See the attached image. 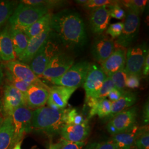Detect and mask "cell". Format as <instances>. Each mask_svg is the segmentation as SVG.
<instances>
[{
    "label": "cell",
    "mask_w": 149,
    "mask_h": 149,
    "mask_svg": "<svg viewBox=\"0 0 149 149\" xmlns=\"http://www.w3.org/2000/svg\"><path fill=\"white\" fill-rule=\"evenodd\" d=\"M90 66V63L87 61H80L74 64L59 78L50 81L55 85L77 88L84 84Z\"/></svg>",
    "instance_id": "cell-5"
},
{
    "label": "cell",
    "mask_w": 149,
    "mask_h": 149,
    "mask_svg": "<svg viewBox=\"0 0 149 149\" xmlns=\"http://www.w3.org/2000/svg\"><path fill=\"white\" fill-rule=\"evenodd\" d=\"M88 122L76 109H68L65 115V124L79 125Z\"/></svg>",
    "instance_id": "cell-32"
},
{
    "label": "cell",
    "mask_w": 149,
    "mask_h": 149,
    "mask_svg": "<svg viewBox=\"0 0 149 149\" xmlns=\"http://www.w3.org/2000/svg\"><path fill=\"white\" fill-rule=\"evenodd\" d=\"M143 74L145 76L149 74V54L146 57V59L144 62V66L143 68Z\"/></svg>",
    "instance_id": "cell-44"
},
{
    "label": "cell",
    "mask_w": 149,
    "mask_h": 149,
    "mask_svg": "<svg viewBox=\"0 0 149 149\" xmlns=\"http://www.w3.org/2000/svg\"><path fill=\"white\" fill-rule=\"evenodd\" d=\"M50 27L63 46L68 49H81L87 43L84 22L76 11L65 9L53 15Z\"/></svg>",
    "instance_id": "cell-1"
},
{
    "label": "cell",
    "mask_w": 149,
    "mask_h": 149,
    "mask_svg": "<svg viewBox=\"0 0 149 149\" xmlns=\"http://www.w3.org/2000/svg\"><path fill=\"white\" fill-rule=\"evenodd\" d=\"M49 12V9L44 7L19 3L8 20L10 27L24 32Z\"/></svg>",
    "instance_id": "cell-3"
},
{
    "label": "cell",
    "mask_w": 149,
    "mask_h": 149,
    "mask_svg": "<svg viewBox=\"0 0 149 149\" xmlns=\"http://www.w3.org/2000/svg\"><path fill=\"white\" fill-rule=\"evenodd\" d=\"M126 62V53L123 49H118L101 63L102 69L107 76L124 69Z\"/></svg>",
    "instance_id": "cell-19"
},
{
    "label": "cell",
    "mask_w": 149,
    "mask_h": 149,
    "mask_svg": "<svg viewBox=\"0 0 149 149\" xmlns=\"http://www.w3.org/2000/svg\"><path fill=\"white\" fill-rule=\"evenodd\" d=\"M114 42L111 38L101 36L96 38L91 49L93 58L101 64L105 61L115 50Z\"/></svg>",
    "instance_id": "cell-16"
},
{
    "label": "cell",
    "mask_w": 149,
    "mask_h": 149,
    "mask_svg": "<svg viewBox=\"0 0 149 149\" xmlns=\"http://www.w3.org/2000/svg\"><path fill=\"white\" fill-rule=\"evenodd\" d=\"M125 91L120 90H119L117 88H113L108 94V97L109 99V101L111 102H114L117 101L119 100L121 96H122L123 93H124Z\"/></svg>",
    "instance_id": "cell-42"
},
{
    "label": "cell",
    "mask_w": 149,
    "mask_h": 149,
    "mask_svg": "<svg viewBox=\"0 0 149 149\" xmlns=\"http://www.w3.org/2000/svg\"><path fill=\"white\" fill-rule=\"evenodd\" d=\"M22 3L28 5L42 6L49 9L64 5L65 3L64 1L58 0H22L20 1Z\"/></svg>",
    "instance_id": "cell-30"
},
{
    "label": "cell",
    "mask_w": 149,
    "mask_h": 149,
    "mask_svg": "<svg viewBox=\"0 0 149 149\" xmlns=\"http://www.w3.org/2000/svg\"><path fill=\"white\" fill-rule=\"evenodd\" d=\"M2 100L0 98V112H2Z\"/></svg>",
    "instance_id": "cell-49"
},
{
    "label": "cell",
    "mask_w": 149,
    "mask_h": 149,
    "mask_svg": "<svg viewBox=\"0 0 149 149\" xmlns=\"http://www.w3.org/2000/svg\"><path fill=\"white\" fill-rule=\"evenodd\" d=\"M90 130L88 122L79 125L65 124L61 130L60 134L65 141L81 142L84 141L88 136Z\"/></svg>",
    "instance_id": "cell-15"
},
{
    "label": "cell",
    "mask_w": 149,
    "mask_h": 149,
    "mask_svg": "<svg viewBox=\"0 0 149 149\" xmlns=\"http://www.w3.org/2000/svg\"><path fill=\"white\" fill-rule=\"evenodd\" d=\"M17 5L15 1L0 0V31L8 21Z\"/></svg>",
    "instance_id": "cell-28"
},
{
    "label": "cell",
    "mask_w": 149,
    "mask_h": 149,
    "mask_svg": "<svg viewBox=\"0 0 149 149\" xmlns=\"http://www.w3.org/2000/svg\"><path fill=\"white\" fill-rule=\"evenodd\" d=\"M107 77V76L102 69L101 66L91 64L90 69L84 83L86 98L94 96L100 89Z\"/></svg>",
    "instance_id": "cell-13"
},
{
    "label": "cell",
    "mask_w": 149,
    "mask_h": 149,
    "mask_svg": "<svg viewBox=\"0 0 149 149\" xmlns=\"http://www.w3.org/2000/svg\"><path fill=\"white\" fill-rule=\"evenodd\" d=\"M123 28V23L118 22L112 24L107 29V34L109 35L112 38H117L121 34Z\"/></svg>",
    "instance_id": "cell-38"
},
{
    "label": "cell",
    "mask_w": 149,
    "mask_h": 149,
    "mask_svg": "<svg viewBox=\"0 0 149 149\" xmlns=\"http://www.w3.org/2000/svg\"><path fill=\"white\" fill-rule=\"evenodd\" d=\"M111 17L121 19L125 16V12L119 5L117 1H114L113 3L107 6Z\"/></svg>",
    "instance_id": "cell-36"
},
{
    "label": "cell",
    "mask_w": 149,
    "mask_h": 149,
    "mask_svg": "<svg viewBox=\"0 0 149 149\" xmlns=\"http://www.w3.org/2000/svg\"><path fill=\"white\" fill-rule=\"evenodd\" d=\"M53 14L49 12L43 16L37 21L32 26L26 29L24 33L29 39L38 36L48 29L51 28V19Z\"/></svg>",
    "instance_id": "cell-25"
},
{
    "label": "cell",
    "mask_w": 149,
    "mask_h": 149,
    "mask_svg": "<svg viewBox=\"0 0 149 149\" xmlns=\"http://www.w3.org/2000/svg\"><path fill=\"white\" fill-rule=\"evenodd\" d=\"M14 129L11 116L3 119L0 125V149L12 148Z\"/></svg>",
    "instance_id": "cell-24"
},
{
    "label": "cell",
    "mask_w": 149,
    "mask_h": 149,
    "mask_svg": "<svg viewBox=\"0 0 149 149\" xmlns=\"http://www.w3.org/2000/svg\"><path fill=\"white\" fill-rule=\"evenodd\" d=\"M111 16L107 6L92 11L90 16L91 28L94 34L100 35L107 28Z\"/></svg>",
    "instance_id": "cell-20"
},
{
    "label": "cell",
    "mask_w": 149,
    "mask_h": 149,
    "mask_svg": "<svg viewBox=\"0 0 149 149\" xmlns=\"http://www.w3.org/2000/svg\"><path fill=\"white\" fill-rule=\"evenodd\" d=\"M11 117L14 129L13 148L18 142L22 141L26 134L32 131L33 111L27 107H21L13 111Z\"/></svg>",
    "instance_id": "cell-6"
},
{
    "label": "cell",
    "mask_w": 149,
    "mask_h": 149,
    "mask_svg": "<svg viewBox=\"0 0 149 149\" xmlns=\"http://www.w3.org/2000/svg\"><path fill=\"white\" fill-rule=\"evenodd\" d=\"M26 107L24 94L13 86L7 83L3 88L2 100V111L5 117L11 116L13 111L19 107Z\"/></svg>",
    "instance_id": "cell-12"
},
{
    "label": "cell",
    "mask_w": 149,
    "mask_h": 149,
    "mask_svg": "<svg viewBox=\"0 0 149 149\" xmlns=\"http://www.w3.org/2000/svg\"><path fill=\"white\" fill-rule=\"evenodd\" d=\"M87 0H77L75 2L77 3H79V4H81L82 5L85 4L87 2Z\"/></svg>",
    "instance_id": "cell-48"
},
{
    "label": "cell",
    "mask_w": 149,
    "mask_h": 149,
    "mask_svg": "<svg viewBox=\"0 0 149 149\" xmlns=\"http://www.w3.org/2000/svg\"><path fill=\"white\" fill-rule=\"evenodd\" d=\"M4 77V74L2 69V65L0 63V85L2 84Z\"/></svg>",
    "instance_id": "cell-46"
},
{
    "label": "cell",
    "mask_w": 149,
    "mask_h": 149,
    "mask_svg": "<svg viewBox=\"0 0 149 149\" xmlns=\"http://www.w3.org/2000/svg\"><path fill=\"white\" fill-rule=\"evenodd\" d=\"M140 128L136 125L128 130L113 136L112 141L117 149H130L134 146Z\"/></svg>",
    "instance_id": "cell-22"
},
{
    "label": "cell",
    "mask_w": 149,
    "mask_h": 149,
    "mask_svg": "<svg viewBox=\"0 0 149 149\" xmlns=\"http://www.w3.org/2000/svg\"><path fill=\"white\" fill-rule=\"evenodd\" d=\"M87 149H117L112 140L101 143H93L90 145Z\"/></svg>",
    "instance_id": "cell-39"
},
{
    "label": "cell",
    "mask_w": 149,
    "mask_h": 149,
    "mask_svg": "<svg viewBox=\"0 0 149 149\" xmlns=\"http://www.w3.org/2000/svg\"><path fill=\"white\" fill-rule=\"evenodd\" d=\"M67 109H55L43 107L33 111L32 129L41 132L50 136L60 133L65 124Z\"/></svg>",
    "instance_id": "cell-2"
},
{
    "label": "cell",
    "mask_w": 149,
    "mask_h": 149,
    "mask_svg": "<svg viewBox=\"0 0 149 149\" xmlns=\"http://www.w3.org/2000/svg\"><path fill=\"white\" fill-rule=\"evenodd\" d=\"M123 28L116 43L123 48L129 47L136 39L140 27L139 15L133 11L128 10Z\"/></svg>",
    "instance_id": "cell-9"
},
{
    "label": "cell",
    "mask_w": 149,
    "mask_h": 149,
    "mask_svg": "<svg viewBox=\"0 0 149 149\" xmlns=\"http://www.w3.org/2000/svg\"><path fill=\"white\" fill-rule=\"evenodd\" d=\"M116 88V87L114 85L112 80L109 77H107L106 79L104 81L100 89L98 91V92L96 93V94L92 97L95 98L98 100L104 99L108 96V94L109 93V92L113 88Z\"/></svg>",
    "instance_id": "cell-34"
},
{
    "label": "cell",
    "mask_w": 149,
    "mask_h": 149,
    "mask_svg": "<svg viewBox=\"0 0 149 149\" xmlns=\"http://www.w3.org/2000/svg\"><path fill=\"white\" fill-rule=\"evenodd\" d=\"M26 107L29 109H38L47 103L49 91L40 86L31 85L24 94Z\"/></svg>",
    "instance_id": "cell-18"
},
{
    "label": "cell",
    "mask_w": 149,
    "mask_h": 149,
    "mask_svg": "<svg viewBox=\"0 0 149 149\" xmlns=\"http://www.w3.org/2000/svg\"><path fill=\"white\" fill-rule=\"evenodd\" d=\"M114 2L110 0H87V2L82 6L86 10L93 11L102 6L111 5Z\"/></svg>",
    "instance_id": "cell-37"
},
{
    "label": "cell",
    "mask_w": 149,
    "mask_h": 149,
    "mask_svg": "<svg viewBox=\"0 0 149 149\" xmlns=\"http://www.w3.org/2000/svg\"><path fill=\"white\" fill-rule=\"evenodd\" d=\"M10 29L13 47L16 57L18 58L26 49L29 38L23 31L10 27Z\"/></svg>",
    "instance_id": "cell-26"
},
{
    "label": "cell",
    "mask_w": 149,
    "mask_h": 149,
    "mask_svg": "<svg viewBox=\"0 0 149 149\" xmlns=\"http://www.w3.org/2000/svg\"><path fill=\"white\" fill-rule=\"evenodd\" d=\"M140 85V76L134 74L128 75L126 80L125 87L130 88H136Z\"/></svg>",
    "instance_id": "cell-40"
},
{
    "label": "cell",
    "mask_w": 149,
    "mask_h": 149,
    "mask_svg": "<svg viewBox=\"0 0 149 149\" xmlns=\"http://www.w3.org/2000/svg\"><path fill=\"white\" fill-rule=\"evenodd\" d=\"M63 143H64V140L63 139L58 143H55V144L51 143L49 145V149H60L63 146Z\"/></svg>",
    "instance_id": "cell-45"
},
{
    "label": "cell",
    "mask_w": 149,
    "mask_h": 149,
    "mask_svg": "<svg viewBox=\"0 0 149 149\" xmlns=\"http://www.w3.org/2000/svg\"><path fill=\"white\" fill-rule=\"evenodd\" d=\"M62 47L59 38L52 31L47 40L29 64L34 73L38 77L41 76L50 60L62 52Z\"/></svg>",
    "instance_id": "cell-4"
},
{
    "label": "cell",
    "mask_w": 149,
    "mask_h": 149,
    "mask_svg": "<svg viewBox=\"0 0 149 149\" xmlns=\"http://www.w3.org/2000/svg\"><path fill=\"white\" fill-rule=\"evenodd\" d=\"M128 76V74L124 69L108 76L112 80L116 88L120 90H124V88L125 87L126 80Z\"/></svg>",
    "instance_id": "cell-33"
},
{
    "label": "cell",
    "mask_w": 149,
    "mask_h": 149,
    "mask_svg": "<svg viewBox=\"0 0 149 149\" xmlns=\"http://www.w3.org/2000/svg\"><path fill=\"white\" fill-rule=\"evenodd\" d=\"M3 119H4L2 117V116L0 114V125H1V124H2V123L3 120Z\"/></svg>",
    "instance_id": "cell-50"
},
{
    "label": "cell",
    "mask_w": 149,
    "mask_h": 149,
    "mask_svg": "<svg viewBox=\"0 0 149 149\" xmlns=\"http://www.w3.org/2000/svg\"><path fill=\"white\" fill-rule=\"evenodd\" d=\"M149 48L146 42L138 44L128 48L126 54V62L124 70L128 75L141 74Z\"/></svg>",
    "instance_id": "cell-7"
},
{
    "label": "cell",
    "mask_w": 149,
    "mask_h": 149,
    "mask_svg": "<svg viewBox=\"0 0 149 149\" xmlns=\"http://www.w3.org/2000/svg\"><path fill=\"white\" fill-rule=\"evenodd\" d=\"M112 102L106 98L98 100L90 108L88 118H90L95 115L101 118L108 117L111 112Z\"/></svg>",
    "instance_id": "cell-27"
},
{
    "label": "cell",
    "mask_w": 149,
    "mask_h": 149,
    "mask_svg": "<svg viewBox=\"0 0 149 149\" xmlns=\"http://www.w3.org/2000/svg\"><path fill=\"white\" fill-rule=\"evenodd\" d=\"M22 142V141H21L18 142L17 144H16V145L14 146V148H12V149H21Z\"/></svg>",
    "instance_id": "cell-47"
},
{
    "label": "cell",
    "mask_w": 149,
    "mask_h": 149,
    "mask_svg": "<svg viewBox=\"0 0 149 149\" xmlns=\"http://www.w3.org/2000/svg\"><path fill=\"white\" fill-rule=\"evenodd\" d=\"M134 145L137 149H149V133L148 127L140 128L138 136Z\"/></svg>",
    "instance_id": "cell-29"
},
{
    "label": "cell",
    "mask_w": 149,
    "mask_h": 149,
    "mask_svg": "<svg viewBox=\"0 0 149 149\" xmlns=\"http://www.w3.org/2000/svg\"><path fill=\"white\" fill-rule=\"evenodd\" d=\"M74 64V60L71 56L61 52L50 60L41 76L49 81L59 78Z\"/></svg>",
    "instance_id": "cell-10"
},
{
    "label": "cell",
    "mask_w": 149,
    "mask_h": 149,
    "mask_svg": "<svg viewBox=\"0 0 149 149\" xmlns=\"http://www.w3.org/2000/svg\"><path fill=\"white\" fill-rule=\"evenodd\" d=\"M51 31V28H49L40 34L30 38L26 49L18 58V61L24 64H30L47 40Z\"/></svg>",
    "instance_id": "cell-17"
},
{
    "label": "cell",
    "mask_w": 149,
    "mask_h": 149,
    "mask_svg": "<svg viewBox=\"0 0 149 149\" xmlns=\"http://www.w3.org/2000/svg\"><path fill=\"white\" fill-rule=\"evenodd\" d=\"M5 75L6 79L8 81L7 83L13 86L14 87L20 91L24 94L26 93L30 86L31 85V84L22 81L18 78H17L7 70H6Z\"/></svg>",
    "instance_id": "cell-31"
},
{
    "label": "cell",
    "mask_w": 149,
    "mask_h": 149,
    "mask_svg": "<svg viewBox=\"0 0 149 149\" xmlns=\"http://www.w3.org/2000/svg\"><path fill=\"white\" fill-rule=\"evenodd\" d=\"M64 140V143L60 149H82L85 144V141L71 142Z\"/></svg>",
    "instance_id": "cell-41"
},
{
    "label": "cell",
    "mask_w": 149,
    "mask_h": 149,
    "mask_svg": "<svg viewBox=\"0 0 149 149\" xmlns=\"http://www.w3.org/2000/svg\"><path fill=\"white\" fill-rule=\"evenodd\" d=\"M137 94L132 91H125L117 101L112 102L111 112L108 117L112 119L118 114L131 107L137 101Z\"/></svg>",
    "instance_id": "cell-23"
},
{
    "label": "cell",
    "mask_w": 149,
    "mask_h": 149,
    "mask_svg": "<svg viewBox=\"0 0 149 149\" xmlns=\"http://www.w3.org/2000/svg\"><path fill=\"white\" fill-rule=\"evenodd\" d=\"M137 113V108L133 107L118 114L107 124L108 132L114 136L133 128L136 125Z\"/></svg>",
    "instance_id": "cell-8"
},
{
    "label": "cell",
    "mask_w": 149,
    "mask_h": 149,
    "mask_svg": "<svg viewBox=\"0 0 149 149\" xmlns=\"http://www.w3.org/2000/svg\"><path fill=\"white\" fill-rule=\"evenodd\" d=\"M16 59L10 26L3 27L0 31V61L6 63L15 60Z\"/></svg>",
    "instance_id": "cell-21"
},
{
    "label": "cell",
    "mask_w": 149,
    "mask_h": 149,
    "mask_svg": "<svg viewBox=\"0 0 149 149\" xmlns=\"http://www.w3.org/2000/svg\"><path fill=\"white\" fill-rule=\"evenodd\" d=\"M143 118L144 122L145 124H148L149 121V101L146 102L143 108Z\"/></svg>",
    "instance_id": "cell-43"
},
{
    "label": "cell",
    "mask_w": 149,
    "mask_h": 149,
    "mask_svg": "<svg viewBox=\"0 0 149 149\" xmlns=\"http://www.w3.org/2000/svg\"><path fill=\"white\" fill-rule=\"evenodd\" d=\"M76 89L56 85L50 88L47 101L48 107L55 109H63Z\"/></svg>",
    "instance_id": "cell-14"
},
{
    "label": "cell",
    "mask_w": 149,
    "mask_h": 149,
    "mask_svg": "<svg viewBox=\"0 0 149 149\" xmlns=\"http://www.w3.org/2000/svg\"><path fill=\"white\" fill-rule=\"evenodd\" d=\"M124 6L128 10L133 11L139 15L141 14L145 8L146 5L148 2L146 0H129L123 1Z\"/></svg>",
    "instance_id": "cell-35"
},
{
    "label": "cell",
    "mask_w": 149,
    "mask_h": 149,
    "mask_svg": "<svg viewBox=\"0 0 149 149\" xmlns=\"http://www.w3.org/2000/svg\"><path fill=\"white\" fill-rule=\"evenodd\" d=\"M3 66L6 70L11 72L17 78L31 85L40 86L47 88L48 91L50 90V87H49L39 79V77L34 73L28 64L22 63L18 60H13L6 62Z\"/></svg>",
    "instance_id": "cell-11"
}]
</instances>
